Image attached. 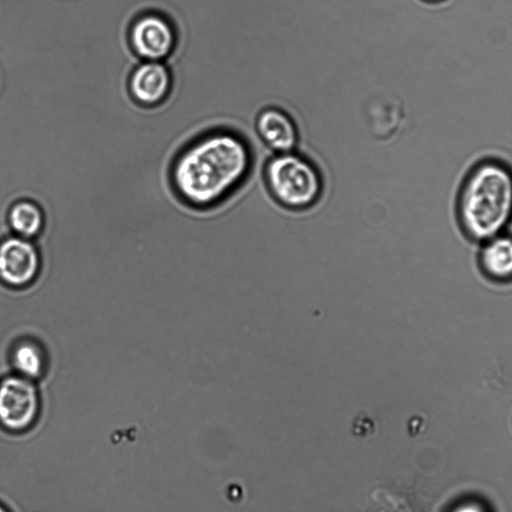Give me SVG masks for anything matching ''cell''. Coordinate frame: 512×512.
Segmentation results:
<instances>
[{
	"label": "cell",
	"mask_w": 512,
	"mask_h": 512,
	"mask_svg": "<svg viewBox=\"0 0 512 512\" xmlns=\"http://www.w3.org/2000/svg\"><path fill=\"white\" fill-rule=\"evenodd\" d=\"M254 163V150L244 135L229 129L210 130L180 148L171 164L172 186L186 204L213 208L242 187Z\"/></svg>",
	"instance_id": "cell-1"
},
{
	"label": "cell",
	"mask_w": 512,
	"mask_h": 512,
	"mask_svg": "<svg viewBox=\"0 0 512 512\" xmlns=\"http://www.w3.org/2000/svg\"><path fill=\"white\" fill-rule=\"evenodd\" d=\"M455 214L468 240L482 242L506 232L512 223V166L498 157H483L464 175Z\"/></svg>",
	"instance_id": "cell-2"
},
{
	"label": "cell",
	"mask_w": 512,
	"mask_h": 512,
	"mask_svg": "<svg viewBox=\"0 0 512 512\" xmlns=\"http://www.w3.org/2000/svg\"><path fill=\"white\" fill-rule=\"evenodd\" d=\"M263 178L274 202L289 211L312 208L325 190L319 168L297 151L272 154L264 165Z\"/></svg>",
	"instance_id": "cell-3"
},
{
	"label": "cell",
	"mask_w": 512,
	"mask_h": 512,
	"mask_svg": "<svg viewBox=\"0 0 512 512\" xmlns=\"http://www.w3.org/2000/svg\"><path fill=\"white\" fill-rule=\"evenodd\" d=\"M40 398L34 381L20 375L0 382V424L12 432L29 429L36 421Z\"/></svg>",
	"instance_id": "cell-4"
},
{
	"label": "cell",
	"mask_w": 512,
	"mask_h": 512,
	"mask_svg": "<svg viewBox=\"0 0 512 512\" xmlns=\"http://www.w3.org/2000/svg\"><path fill=\"white\" fill-rule=\"evenodd\" d=\"M132 52L144 61H163L174 52L178 36L172 23L150 13L134 20L128 31Z\"/></svg>",
	"instance_id": "cell-5"
},
{
	"label": "cell",
	"mask_w": 512,
	"mask_h": 512,
	"mask_svg": "<svg viewBox=\"0 0 512 512\" xmlns=\"http://www.w3.org/2000/svg\"><path fill=\"white\" fill-rule=\"evenodd\" d=\"M41 267L40 254L27 238L13 236L0 243V279L9 286L30 285Z\"/></svg>",
	"instance_id": "cell-6"
},
{
	"label": "cell",
	"mask_w": 512,
	"mask_h": 512,
	"mask_svg": "<svg viewBox=\"0 0 512 512\" xmlns=\"http://www.w3.org/2000/svg\"><path fill=\"white\" fill-rule=\"evenodd\" d=\"M170 68L162 61H143L131 72L128 90L132 100L144 108L162 104L172 91Z\"/></svg>",
	"instance_id": "cell-7"
},
{
	"label": "cell",
	"mask_w": 512,
	"mask_h": 512,
	"mask_svg": "<svg viewBox=\"0 0 512 512\" xmlns=\"http://www.w3.org/2000/svg\"><path fill=\"white\" fill-rule=\"evenodd\" d=\"M254 129L261 142L274 153L296 151L300 134L293 117L277 106L262 108L254 122Z\"/></svg>",
	"instance_id": "cell-8"
},
{
	"label": "cell",
	"mask_w": 512,
	"mask_h": 512,
	"mask_svg": "<svg viewBox=\"0 0 512 512\" xmlns=\"http://www.w3.org/2000/svg\"><path fill=\"white\" fill-rule=\"evenodd\" d=\"M477 265L486 280L497 285L512 283V234L503 232L480 244Z\"/></svg>",
	"instance_id": "cell-9"
},
{
	"label": "cell",
	"mask_w": 512,
	"mask_h": 512,
	"mask_svg": "<svg viewBox=\"0 0 512 512\" xmlns=\"http://www.w3.org/2000/svg\"><path fill=\"white\" fill-rule=\"evenodd\" d=\"M8 220L17 236L30 240L38 236L44 227L42 208L28 199L20 200L11 206Z\"/></svg>",
	"instance_id": "cell-10"
},
{
	"label": "cell",
	"mask_w": 512,
	"mask_h": 512,
	"mask_svg": "<svg viewBox=\"0 0 512 512\" xmlns=\"http://www.w3.org/2000/svg\"><path fill=\"white\" fill-rule=\"evenodd\" d=\"M12 364L18 375L34 381L44 373V350L35 341L23 340L12 352Z\"/></svg>",
	"instance_id": "cell-11"
},
{
	"label": "cell",
	"mask_w": 512,
	"mask_h": 512,
	"mask_svg": "<svg viewBox=\"0 0 512 512\" xmlns=\"http://www.w3.org/2000/svg\"><path fill=\"white\" fill-rule=\"evenodd\" d=\"M448 512H489L484 504L475 500H465L454 505Z\"/></svg>",
	"instance_id": "cell-12"
},
{
	"label": "cell",
	"mask_w": 512,
	"mask_h": 512,
	"mask_svg": "<svg viewBox=\"0 0 512 512\" xmlns=\"http://www.w3.org/2000/svg\"><path fill=\"white\" fill-rule=\"evenodd\" d=\"M0 512H8L4 507L0 505Z\"/></svg>",
	"instance_id": "cell-13"
},
{
	"label": "cell",
	"mask_w": 512,
	"mask_h": 512,
	"mask_svg": "<svg viewBox=\"0 0 512 512\" xmlns=\"http://www.w3.org/2000/svg\"><path fill=\"white\" fill-rule=\"evenodd\" d=\"M427 1H439V0H427Z\"/></svg>",
	"instance_id": "cell-14"
}]
</instances>
